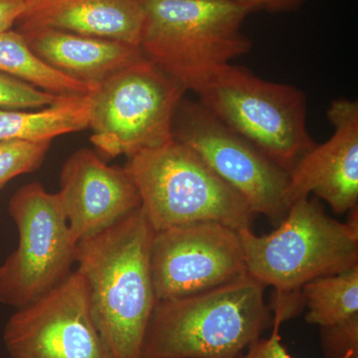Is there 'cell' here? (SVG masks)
Wrapping results in <instances>:
<instances>
[{"instance_id":"cell-1","label":"cell","mask_w":358,"mask_h":358,"mask_svg":"<svg viewBox=\"0 0 358 358\" xmlns=\"http://www.w3.org/2000/svg\"><path fill=\"white\" fill-rule=\"evenodd\" d=\"M155 230L141 207L77 244L92 319L108 358H143L157 303L150 249Z\"/></svg>"},{"instance_id":"cell-2","label":"cell","mask_w":358,"mask_h":358,"mask_svg":"<svg viewBox=\"0 0 358 358\" xmlns=\"http://www.w3.org/2000/svg\"><path fill=\"white\" fill-rule=\"evenodd\" d=\"M358 206L345 223L329 217L317 200L289 206L273 232L258 236L239 231L247 272L274 289L273 324L281 327L303 310L301 288L307 282L358 266Z\"/></svg>"},{"instance_id":"cell-3","label":"cell","mask_w":358,"mask_h":358,"mask_svg":"<svg viewBox=\"0 0 358 358\" xmlns=\"http://www.w3.org/2000/svg\"><path fill=\"white\" fill-rule=\"evenodd\" d=\"M265 287L247 274L222 286L157 301L143 358H235L272 329Z\"/></svg>"},{"instance_id":"cell-4","label":"cell","mask_w":358,"mask_h":358,"mask_svg":"<svg viewBox=\"0 0 358 358\" xmlns=\"http://www.w3.org/2000/svg\"><path fill=\"white\" fill-rule=\"evenodd\" d=\"M212 114L288 171L315 145L308 131L306 94L231 64L200 77L188 89Z\"/></svg>"},{"instance_id":"cell-5","label":"cell","mask_w":358,"mask_h":358,"mask_svg":"<svg viewBox=\"0 0 358 358\" xmlns=\"http://www.w3.org/2000/svg\"><path fill=\"white\" fill-rule=\"evenodd\" d=\"M143 55L188 91L200 77L248 53L250 13L232 0H141Z\"/></svg>"},{"instance_id":"cell-6","label":"cell","mask_w":358,"mask_h":358,"mask_svg":"<svg viewBox=\"0 0 358 358\" xmlns=\"http://www.w3.org/2000/svg\"><path fill=\"white\" fill-rule=\"evenodd\" d=\"M124 169L155 232L207 221L251 228L255 214L243 197L178 141L131 155Z\"/></svg>"},{"instance_id":"cell-7","label":"cell","mask_w":358,"mask_h":358,"mask_svg":"<svg viewBox=\"0 0 358 358\" xmlns=\"http://www.w3.org/2000/svg\"><path fill=\"white\" fill-rule=\"evenodd\" d=\"M185 92L145 57L124 68L90 94L92 143L107 157H129L171 143Z\"/></svg>"},{"instance_id":"cell-8","label":"cell","mask_w":358,"mask_h":358,"mask_svg":"<svg viewBox=\"0 0 358 358\" xmlns=\"http://www.w3.org/2000/svg\"><path fill=\"white\" fill-rule=\"evenodd\" d=\"M8 212L17 227V248L0 265V303L24 307L72 273L77 242L57 193L39 182L20 188Z\"/></svg>"},{"instance_id":"cell-9","label":"cell","mask_w":358,"mask_h":358,"mask_svg":"<svg viewBox=\"0 0 358 358\" xmlns=\"http://www.w3.org/2000/svg\"><path fill=\"white\" fill-rule=\"evenodd\" d=\"M173 133V140L199 155L243 197L255 215L278 223L287 215L288 171L226 126L203 103L183 99L174 117Z\"/></svg>"},{"instance_id":"cell-10","label":"cell","mask_w":358,"mask_h":358,"mask_svg":"<svg viewBox=\"0 0 358 358\" xmlns=\"http://www.w3.org/2000/svg\"><path fill=\"white\" fill-rule=\"evenodd\" d=\"M150 270L157 301L207 291L248 274L239 231L209 221L155 231Z\"/></svg>"},{"instance_id":"cell-11","label":"cell","mask_w":358,"mask_h":358,"mask_svg":"<svg viewBox=\"0 0 358 358\" xmlns=\"http://www.w3.org/2000/svg\"><path fill=\"white\" fill-rule=\"evenodd\" d=\"M13 358H108L93 319L83 275L71 273L7 322Z\"/></svg>"},{"instance_id":"cell-12","label":"cell","mask_w":358,"mask_h":358,"mask_svg":"<svg viewBox=\"0 0 358 358\" xmlns=\"http://www.w3.org/2000/svg\"><path fill=\"white\" fill-rule=\"evenodd\" d=\"M327 119L331 138L317 145L296 162L289 173L286 201L289 207L315 194L336 214L358 206V103L338 99L329 106Z\"/></svg>"},{"instance_id":"cell-13","label":"cell","mask_w":358,"mask_h":358,"mask_svg":"<svg viewBox=\"0 0 358 358\" xmlns=\"http://www.w3.org/2000/svg\"><path fill=\"white\" fill-rule=\"evenodd\" d=\"M60 183L59 197L77 243L112 227L141 205L124 167L108 166L89 148L68 157Z\"/></svg>"},{"instance_id":"cell-14","label":"cell","mask_w":358,"mask_h":358,"mask_svg":"<svg viewBox=\"0 0 358 358\" xmlns=\"http://www.w3.org/2000/svg\"><path fill=\"white\" fill-rule=\"evenodd\" d=\"M141 0H26L17 29L51 28L140 47Z\"/></svg>"},{"instance_id":"cell-15","label":"cell","mask_w":358,"mask_h":358,"mask_svg":"<svg viewBox=\"0 0 358 358\" xmlns=\"http://www.w3.org/2000/svg\"><path fill=\"white\" fill-rule=\"evenodd\" d=\"M18 31L45 64L94 87L145 57L141 47L122 42L51 28H26Z\"/></svg>"},{"instance_id":"cell-16","label":"cell","mask_w":358,"mask_h":358,"mask_svg":"<svg viewBox=\"0 0 358 358\" xmlns=\"http://www.w3.org/2000/svg\"><path fill=\"white\" fill-rule=\"evenodd\" d=\"M90 94L61 96L40 110L0 109V141H51L89 128Z\"/></svg>"},{"instance_id":"cell-17","label":"cell","mask_w":358,"mask_h":358,"mask_svg":"<svg viewBox=\"0 0 358 358\" xmlns=\"http://www.w3.org/2000/svg\"><path fill=\"white\" fill-rule=\"evenodd\" d=\"M0 73L56 96H86L95 89L45 64L18 30L0 33Z\"/></svg>"},{"instance_id":"cell-18","label":"cell","mask_w":358,"mask_h":358,"mask_svg":"<svg viewBox=\"0 0 358 358\" xmlns=\"http://www.w3.org/2000/svg\"><path fill=\"white\" fill-rule=\"evenodd\" d=\"M306 320L329 327L358 315V266L338 274L317 278L301 288Z\"/></svg>"},{"instance_id":"cell-19","label":"cell","mask_w":358,"mask_h":358,"mask_svg":"<svg viewBox=\"0 0 358 358\" xmlns=\"http://www.w3.org/2000/svg\"><path fill=\"white\" fill-rule=\"evenodd\" d=\"M51 141H0V188L21 174L36 171Z\"/></svg>"},{"instance_id":"cell-20","label":"cell","mask_w":358,"mask_h":358,"mask_svg":"<svg viewBox=\"0 0 358 358\" xmlns=\"http://www.w3.org/2000/svg\"><path fill=\"white\" fill-rule=\"evenodd\" d=\"M61 96L0 73V108L7 110L37 109L57 102Z\"/></svg>"},{"instance_id":"cell-21","label":"cell","mask_w":358,"mask_h":358,"mask_svg":"<svg viewBox=\"0 0 358 358\" xmlns=\"http://www.w3.org/2000/svg\"><path fill=\"white\" fill-rule=\"evenodd\" d=\"M320 336L324 358H358V315L320 327Z\"/></svg>"},{"instance_id":"cell-22","label":"cell","mask_w":358,"mask_h":358,"mask_svg":"<svg viewBox=\"0 0 358 358\" xmlns=\"http://www.w3.org/2000/svg\"><path fill=\"white\" fill-rule=\"evenodd\" d=\"M279 327H272L268 338H261L235 358H296L282 345Z\"/></svg>"},{"instance_id":"cell-23","label":"cell","mask_w":358,"mask_h":358,"mask_svg":"<svg viewBox=\"0 0 358 358\" xmlns=\"http://www.w3.org/2000/svg\"><path fill=\"white\" fill-rule=\"evenodd\" d=\"M245 7L249 13L252 11H268V13H285L299 8L306 0H232Z\"/></svg>"},{"instance_id":"cell-24","label":"cell","mask_w":358,"mask_h":358,"mask_svg":"<svg viewBox=\"0 0 358 358\" xmlns=\"http://www.w3.org/2000/svg\"><path fill=\"white\" fill-rule=\"evenodd\" d=\"M26 0H0V33L13 29L22 13Z\"/></svg>"}]
</instances>
